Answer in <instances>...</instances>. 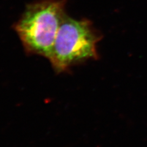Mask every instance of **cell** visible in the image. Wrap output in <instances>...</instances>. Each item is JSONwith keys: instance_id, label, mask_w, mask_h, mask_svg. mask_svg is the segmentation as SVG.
<instances>
[{"instance_id": "cell-1", "label": "cell", "mask_w": 147, "mask_h": 147, "mask_svg": "<svg viewBox=\"0 0 147 147\" xmlns=\"http://www.w3.org/2000/svg\"><path fill=\"white\" fill-rule=\"evenodd\" d=\"M64 7L65 0H41L26 7L15 30L28 53L50 58Z\"/></svg>"}, {"instance_id": "cell-2", "label": "cell", "mask_w": 147, "mask_h": 147, "mask_svg": "<svg viewBox=\"0 0 147 147\" xmlns=\"http://www.w3.org/2000/svg\"><path fill=\"white\" fill-rule=\"evenodd\" d=\"M99 37L89 21L64 17L49 59L57 72L89 59H96Z\"/></svg>"}]
</instances>
